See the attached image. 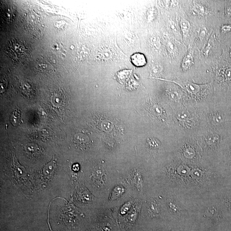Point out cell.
I'll use <instances>...</instances> for the list:
<instances>
[{
	"mask_svg": "<svg viewBox=\"0 0 231 231\" xmlns=\"http://www.w3.org/2000/svg\"><path fill=\"white\" fill-rule=\"evenodd\" d=\"M13 175H15V180L17 182V180L19 181L21 179H24L26 178V171L23 166H21L17 162L16 157L15 156L13 157Z\"/></svg>",
	"mask_w": 231,
	"mask_h": 231,
	"instance_id": "cell-1",
	"label": "cell"
},
{
	"mask_svg": "<svg viewBox=\"0 0 231 231\" xmlns=\"http://www.w3.org/2000/svg\"><path fill=\"white\" fill-rule=\"evenodd\" d=\"M131 61L133 65L137 67H143L146 64V60L144 54L135 53L131 57Z\"/></svg>",
	"mask_w": 231,
	"mask_h": 231,
	"instance_id": "cell-2",
	"label": "cell"
},
{
	"mask_svg": "<svg viewBox=\"0 0 231 231\" xmlns=\"http://www.w3.org/2000/svg\"><path fill=\"white\" fill-rule=\"evenodd\" d=\"M193 57L191 54H187L185 57L182 64V67L184 70H187L191 66L193 63Z\"/></svg>",
	"mask_w": 231,
	"mask_h": 231,
	"instance_id": "cell-3",
	"label": "cell"
},
{
	"mask_svg": "<svg viewBox=\"0 0 231 231\" xmlns=\"http://www.w3.org/2000/svg\"><path fill=\"white\" fill-rule=\"evenodd\" d=\"M155 201H153L150 202L148 205V210L150 213L154 215H156L159 213V209Z\"/></svg>",
	"mask_w": 231,
	"mask_h": 231,
	"instance_id": "cell-4",
	"label": "cell"
},
{
	"mask_svg": "<svg viewBox=\"0 0 231 231\" xmlns=\"http://www.w3.org/2000/svg\"><path fill=\"white\" fill-rule=\"evenodd\" d=\"M56 163L54 161L51 162L49 163L46 167L43 169V173L46 175H48L51 172H52V170H54V167H55Z\"/></svg>",
	"mask_w": 231,
	"mask_h": 231,
	"instance_id": "cell-5",
	"label": "cell"
},
{
	"mask_svg": "<svg viewBox=\"0 0 231 231\" xmlns=\"http://www.w3.org/2000/svg\"><path fill=\"white\" fill-rule=\"evenodd\" d=\"M181 28L184 34H186L188 33L190 29V25L189 22L186 20L183 19L181 22Z\"/></svg>",
	"mask_w": 231,
	"mask_h": 231,
	"instance_id": "cell-6",
	"label": "cell"
},
{
	"mask_svg": "<svg viewBox=\"0 0 231 231\" xmlns=\"http://www.w3.org/2000/svg\"><path fill=\"white\" fill-rule=\"evenodd\" d=\"M231 27L230 26H223V28H222L223 30L224 31H230V30Z\"/></svg>",
	"mask_w": 231,
	"mask_h": 231,
	"instance_id": "cell-7",
	"label": "cell"
},
{
	"mask_svg": "<svg viewBox=\"0 0 231 231\" xmlns=\"http://www.w3.org/2000/svg\"><path fill=\"white\" fill-rule=\"evenodd\" d=\"M226 13L228 15L231 16V8H227V9H226Z\"/></svg>",
	"mask_w": 231,
	"mask_h": 231,
	"instance_id": "cell-8",
	"label": "cell"
},
{
	"mask_svg": "<svg viewBox=\"0 0 231 231\" xmlns=\"http://www.w3.org/2000/svg\"><path fill=\"white\" fill-rule=\"evenodd\" d=\"M230 56L231 57V52H230Z\"/></svg>",
	"mask_w": 231,
	"mask_h": 231,
	"instance_id": "cell-9",
	"label": "cell"
}]
</instances>
